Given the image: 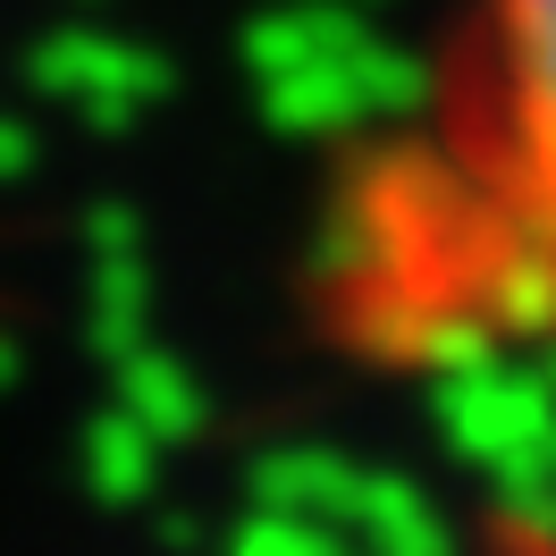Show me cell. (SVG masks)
<instances>
[{
    "instance_id": "obj_1",
    "label": "cell",
    "mask_w": 556,
    "mask_h": 556,
    "mask_svg": "<svg viewBox=\"0 0 556 556\" xmlns=\"http://www.w3.org/2000/svg\"><path fill=\"white\" fill-rule=\"evenodd\" d=\"M304 304L380 380L556 354V0H447L414 93L320 177Z\"/></svg>"
},
{
    "instance_id": "obj_2",
    "label": "cell",
    "mask_w": 556,
    "mask_h": 556,
    "mask_svg": "<svg viewBox=\"0 0 556 556\" xmlns=\"http://www.w3.org/2000/svg\"><path fill=\"white\" fill-rule=\"evenodd\" d=\"M472 556H556V515H489Z\"/></svg>"
}]
</instances>
